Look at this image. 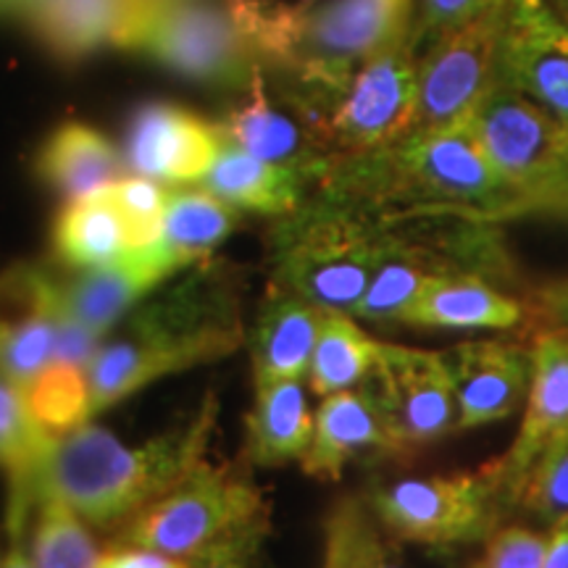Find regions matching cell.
I'll list each match as a JSON object with an SVG mask.
<instances>
[{"mask_svg":"<svg viewBox=\"0 0 568 568\" xmlns=\"http://www.w3.org/2000/svg\"><path fill=\"white\" fill-rule=\"evenodd\" d=\"M245 343L240 276L203 261L155 290L103 339L92 361L90 410L103 414L163 376L216 364Z\"/></svg>","mask_w":568,"mask_h":568,"instance_id":"cell-1","label":"cell"},{"mask_svg":"<svg viewBox=\"0 0 568 568\" xmlns=\"http://www.w3.org/2000/svg\"><path fill=\"white\" fill-rule=\"evenodd\" d=\"M316 187L361 205L382 224L437 213L487 222L514 216V197L489 163L471 122L410 132L382 151L329 163Z\"/></svg>","mask_w":568,"mask_h":568,"instance_id":"cell-2","label":"cell"},{"mask_svg":"<svg viewBox=\"0 0 568 568\" xmlns=\"http://www.w3.org/2000/svg\"><path fill=\"white\" fill-rule=\"evenodd\" d=\"M216 418L219 400L209 393L187 422L140 445L88 422L53 439L42 481L92 529L116 535L209 458Z\"/></svg>","mask_w":568,"mask_h":568,"instance_id":"cell-3","label":"cell"},{"mask_svg":"<svg viewBox=\"0 0 568 568\" xmlns=\"http://www.w3.org/2000/svg\"><path fill=\"white\" fill-rule=\"evenodd\" d=\"M261 59L287 71L284 92L308 109L351 80L361 63L410 38L414 0H232Z\"/></svg>","mask_w":568,"mask_h":568,"instance_id":"cell-4","label":"cell"},{"mask_svg":"<svg viewBox=\"0 0 568 568\" xmlns=\"http://www.w3.org/2000/svg\"><path fill=\"white\" fill-rule=\"evenodd\" d=\"M385 261V224L345 197L318 190L268 232L272 282L318 308L347 311Z\"/></svg>","mask_w":568,"mask_h":568,"instance_id":"cell-5","label":"cell"},{"mask_svg":"<svg viewBox=\"0 0 568 568\" xmlns=\"http://www.w3.org/2000/svg\"><path fill=\"white\" fill-rule=\"evenodd\" d=\"M272 535V506L234 466L203 458L180 485L116 531V542L159 550L187 564L219 545Z\"/></svg>","mask_w":568,"mask_h":568,"instance_id":"cell-6","label":"cell"},{"mask_svg":"<svg viewBox=\"0 0 568 568\" xmlns=\"http://www.w3.org/2000/svg\"><path fill=\"white\" fill-rule=\"evenodd\" d=\"M116 45L151 55L184 80L240 92L261 67L232 3L211 0H140Z\"/></svg>","mask_w":568,"mask_h":568,"instance_id":"cell-7","label":"cell"},{"mask_svg":"<svg viewBox=\"0 0 568 568\" xmlns=\"http://www.w3.org/2000/svg\"><path fill=\"white\" fill-rule=\"evenodd\" d=\"M471 130L514 197V216H556L568 203V122L497 82Z\"/></svg>","mask_w":568,"mask_h":568,"instance_id":"cell-8","label":"cell"},{"mask_svg":"<svg viewBox=\"0 0 568 568\" xmlns=\"http://www.w3.org/2000/svg\"><path fill=\"white\" fill-rule=\"evenodd\" d=\"M416 103V48L406 38L361 63L326 101L297 109L335 163L400 142L414 132Z\"/></svg>","mask_w":568,"mask_h":568,"instance_id":"cell-9","label":"cell"},{"mask_svg":"<svg viewBox=\"0 0 568 568\" xmlns=\"http://www.w3.org/2000/svg\"><path fill=\"white\" fill-rule=\"evenodd\" d=\"M372 510L400 542L468 545L500 527L510 508L495 460L477 471L410 477L376 485L366 493Z\"/></svg>","mask_w":568,"mask_h":568,"instance_id":"cell-10","label":"cell"},{"mask_svg":"<svg viewBox=\"0 0 568 568\" xmlns=\"http://www.w3.org/2000/svg\"><path fill=\"white\" fill-rule=\"evenodd\" d=\"M510 3V0H508ZM508 3L466 21L458 30L426 45L416 61L418 103L414 132L468 124L497 84Z\"/></svg>","mask_w":568,"mask_h":568,"instance_id":"cell-11","label":"cell"},{"mask_svg":"<svg viewBox=\"0 0 568 568\" xmlns=\"http://www.w3.org/2000/svg\"><path fill=\"white\" fill-rule=\"evenodd\" d=\"M364 385L382 406L400 458L458 432L456 387L445 353L379 343Z\"/></svg>","mask_w":568,"mask_h":568,"instance_id":"cell-12","label":"cell"},{"mask_svg":"<svg viewBox=\"0 0 568 568\" xmlns=\"http://www.w3.org/2000/svg\"><path fill=\"white\" fill-rule=\"evenodd\" d=\"M497 82L568 122V24L545 0H510Z\"/></svg>","mask_w":568,"mask_h":568,"instance_id":"cell-13","label":"cell"},{"mask_svg":"<svg viewBox=\"0 0 568 568\" xmlns=\"http://www.w3.org/2000/svg\"><path fill=\"white\" fill-rule=\"evenodd\" d=\"M527 343L531 353L527 408L508 453L495 458L510 508L518 506V493L535 460L558 437L568 435V332L537 329Z\"/></svg>","mask_w":568,"mask_h":568,"instance_id":"cell-14","label":"cell"},{"mask_svg":"<svg viewBox=\"0 0 568 568\" xmlns=\"http://www.w3.org/2000/svg\"><path fill=\"white\" fill-rule=\"evenodd\" d=\"M216 126L226 142L301 174L308 184H318L329 169V155L311 130L308 119L284 92L282 101H276L268 92L261 67L253 71L243 98L226 111Z\"/></svg>","mask_w":568,"mask_h":568,"instance_id":"cell-15","label":"cell"},{"mask_svg":"<svg viewBox=\"0 0 568 568\" xmlns=\"http://www.w3.org/2000/svg\"><path fill=\"white\" fill-rule=\"evenodd\" d=\"M59 284L51 268L13 264L0 272V374L21 393L55 355Z\"/></svg>","mask_w":568,"mask_h":568,"instance_id":"cell-16","label":"cell"},{"mask_svg":"<svg viewBox=\"0 0 568 568\" xmlns=\"http://www.w3.org/2000/svg\"><path fill=\"white\" fill-rule=\"evenodd\" d=\"M222 132L174 103H145L126 126L124 163L155 182H201L222 151Z\"/></svg>","mask_w":568,"mask_h":568,"instance_id":"cell-17","label":"cell"},{"mask_svg":"<svg viewBox=\"0 0 568 568\" xmlns=\"http://www.w3.org/2000/svg\"><path fill=\"white\" fill-rule=\"evenodd\" d=\"M458 403V432L510 418L527 400L529 345L518 339H471L445 351Z\"/></svg>","mask_w":568,"mask_h":568,"instance_id":"cell-18","label":"cell"},{"mask_svg":"<svg viewBox=\"0 0 568 568\" xmlns=\"http://www.w3.org/2000/svg\"><path fill=\"white\" fill-rule=\"evenodd\" d=\"M174 276H180V268L155 243L126 251L109 266L80 268L71 276L55 274V282L71 314L101 337H109L130 311Z\"/></svg>","mask_w":568,"mask_h":568,"instance_id":"cell-19","label":"cell"},{"mask_svg":"<svg viewBox=\"0 0 568 568\" xmlns=\"http://www.w3.org/2000/svg\"><path fill=\"white\" fill-rule=\"evenodd\" d=\"M361 456H397V445L382 406L368 385L326 395L314 416V437L301 458L314 479L335 481Z\"/></svg>","mask_w":568,"mask_h":568,"instance_id":"cell-20","label":"cell"},{"mask_svg":"<svg viewBox=\"0 0 568 568\" xmlns=\"http://www.w3.org/2000/svg\"><path fill=\"white\" fill-rule=\"evenodd\" d=\"M322 314L324 308L305 297L290 293L276 282L268 284L253 332L247 335L253 382L308 376Z\"/></svg>","mask_w":568,"mask_h":568,"instance_id":"cell-21","label":"cell"},{"mask_svg":"<svg viewBox=\"0 0 568 568\" xmlns=\"http://www.w3.org/2000/svg\"><path fill=\"white\" fill-rule=\"evenodd\" d=\"M408 326L418 329H516L524 324V301L500 284L474 274L429 276L410 305Z\"/></svg>","mask_w":568,"mask_h":568,"instance_id":"cell-22","label":"cell"},{"mask_svg":"<svg viewBox=\"0 0 568 568\" xmlns=\"http://www.w3.org/2000/svg\"><path fill=\"white\" fill-rule=\"evenodd\" d=\"M253 406L245 416L243 464L276 468L301 460L314 437V414L303 379L253 382Z\"/></svg>","mask_w":568,"mask_h":568,"instance_id":"cell-23","label":"cell"},{"mask_svg":"<svg viewBox=\"0 0 568 568\" xmlns=\"http://www.w3.org/2000/svg\"><path fill=\"white\" fill-rule=\"evenodd\" d=\"M53 439L34 422L24 393L0 374V468L9 474V535L27 531Z\"/></svg>","mask_w":568,"mask_h":568,"instance_id":"cell-24","label":"cell"},{"mask_svg":"<svg viewBox=\"0 0 568 568\" xmlns=\"http://www.w3.org/2000/svg\"><path fill=\"white\" fill-rule=\"evenodd\" d=\"M201 184L232 209L276 219L293 213L305 201V187H308L301 174L251 155L226 140Z\"/></svg>","mask_w":568,"mask_h":568,"instance_id":"cell-25","label":"cell"},{"mask_svg":"<svg viewBox=\"0 0 568 568\" xmlns=\"http://www.w3.org/2000/svg\"><path fill=\"white\" fill-rule=\"evenodd\" d=\"M124 161L113 142L82 122H63L38 153L40 180L67 201L92 195L122 180Z\"/></svg>","mask_w":568,"mask_h":568,"instance_id":"cell-26","label":"cell"},{"mask_svg":"<svg viewBox=\"0 0 568 568\" xmlns=\"http://www.w3.org/2000/svg\"><path fill=\"white\" fill-rule=\"evenodd\" d=\"M111 187V184H109ZM77 197L63 205L53 224V251L55 258L69 268H98L119 261L132 251L126 240V226L122 222L111 190Z\"/></svg>","mask_w":568,"mask_h":568,"instance_id":"cell-27","label":"cell"},{"mask_svg":"<svg viewBox=\"0 0 568 568\" xmlns=\"http://www.w3.org/2000/svg\"><path fill=\"white\" fill-rule=\"evenodd\" d=\"M237 226V209L219 201L209 190L174 187L166 195L163 211L161 247L174 266L184 268L211 261L213 251L224 243Z\"/></svg>","mask_w":568,"mask_h":568,"instance_id":"cell-28","label":"cell"},{"mask_svg":"<svg viewBox=\"0 0 568 568\" xmlns=\"http://www.w3.org/2000/svg\"><path fill=\"white\" fill-rule=\"evenodd\" d=\"M322 568H408V564L400 539L376 518L366 495H345L324 518Z\"/></svg>","mask_w":568,"mask_h":568,"instance_id":"cell-29","label":"cell"},{"mask_svg":"<svg viewBox=\"0 0 568 568\" xmlns=\"http://www.w3.org/2000/svg\"><path fill=\"white\" fill-rule=\"evenodd\" d=\"M27 548L38 568H103L105 558L90 524L45 481L27 524Z\"/></svg>","mask_w":568,"mask_h":568,"instance_id":"cell-30","label":"cell"},{"mask_svg":"<svg viewBox=\"0 0 568 568\" xmlns=\"http://www.w3.org/2000/svg\"><path fill=\"white\" fill-rule=\"evenodd\" d=\"M376 353L379 339L366 335L353 314L324 308L308 366L311 389L326 397L364 385L374 368Z\"/></svg>","mask_w":568,"mask_h":568,"instance_id":"cell-31","label":"cell"},{"mask_svg":"<svg viewBox=\"0 0 568 568\" xmlns=\"http://www.w3.org/2000/svg\"><path fill=\"white\" fill-rule=\"evenodd\" d=\"M24 400L34 422L48 435H67V432L88 424L92 418L88 368L53 361L24 389Z\"/></svg>","mask_w":568,"mask_h":568,"instance_id":"cell-32","label":"cell"},{"mask_svg":"<svg viewBox=\"0 0 568 568\" xmlns=\"http://www.w3.org/2000/svg\"><path fill=\"white\" fill-rule=\"evenodd\" d=\"M429 276L406 255L389 251L385 234V261L374 272L366 293L355 303L353 316L374 324H406L410 305L422 295Z\"/></svg>","mask_w":568,"mask_h":568,"instance_id":"cell-33","label":"cell"},{"mask_svg":"<svg viewBox=\"0 0 568 568\" xmlns=\"http://www.w3.org/2000/svg\"><path fill=\"white\" fill-rule=\"evenodd\" d=\"M518 506L548 527L568 518V435L558 437L529 468Z\"/></svg>","mask_w":568,"mask_h":568,"instance_id":"cell-34","label":"cell"},{"mask_svg":"<svg viewBox=\"0 0 568 568\" xmlns=\"http://www.w3.org/2000/svg\"><path fill=\"white\" fill-rule=\"evenodd\" d=\"M111 197L116 203L126 226L130 247H151L161 240L163 211H166V190L161 182L148 176H122L111 184Z\"/></svg>","mask_w":568,"mask_h":568,"instance_id":"cell-35","label":"cell"},{"mask_svg":"<svg viewBox=\"0 0 568 568\" xmlns=\"http://www.w3.org/2000/svg\"><path fill=\"white\" fill-rule=\"evenodd\" d=\"M503 3H508V0H422V13H418L416 24L410 27V45H432L443 34L458 30L466 21L477 19Z\"/></svg>","mask_w":568,"mask_h":568,"instance_id":"cell-36","label":"cell"},{"mask_svg":"<svg viewBox=\"0 0 568 568\" xmlns=\"http://www.w3.org/2000/svg\"><path fill=\"white\" fill-rule=\"evenodd\" d=\"M548 537L527 527H497L487 537L485 568H542Z\"/></svg>","mask_w":568,"mask_h":568,"instance_id":"cell-37","label":"cell"},{"mask_svg":"<svg viewBox=\"0 0 568 568\" xmlns=\"http://www.w3.org/2000/svg\"><path fill=\"white\" fill-rule=\"evenodd\" d=\"M59 284V282H55ZM103 339L90 326H84L71 311L63 305L59 295V316H55V355L53 361H63V364H77L90 368L95 361L98 351L103 347Z\"/></svg>","mask_w":568,"mask_h":568,"instance_id":"cell-38","label":"cell"},{"mask_svg":"<svg viewBox=\"0 0 568 568\" xmlns=\"http://www.w3.org/2000/svg\"><path fill=\"white\" fill-rule=\"evenodd\" d=\"M524 332L566 329L568 332V276L537 284L524 301Z\"/></svg>","mask_w":568,"mask_h":568,"instance_id":"cell-39","label":"cell"},{"mask_svg":"<svg viewBox=\"0 0 568 568\" xmlns=\"http://www.w3.org/2000/svg\"><path fill=\"white\" fill-rule=\"evenodd\" d=\"M268 537H243L219 545L203 556L187 560L190 568H261V550Z\"/></svg>","mask_w":568,"mask_h":568,"instance_id":"cell-40","label":"cell"},{"mask_svg":"<svg viewBox=\"0 0 568 568\" xmlns=\"http://www.w3.org/2000/svg\"><path fill=\"white\" fill-rule=\"evenodd\" d=\"M103 568H190V564H184L180 558L163 556L159 550L116 542L113 548L105 550Z\"/></svg>","mask_w":568,"mask_h":568,"instance_id":"cell-41","label":"cell"},{"mask_svg":"<svg viewBox=\"0 0 568 568\" xmlns=\"http://www.w3.org/2000/svg\"><path fill=\"white\" fill-rule=\"evenodd\" d=\"M542 568H568V518L552 524Z\"/></svg>","mask_w":568,"mask_h":568,"instance_id":"cell-42","label":"cell"},{"mask_svg":"<svg viewBox=\"0 0 568 568\" xmlns=\"http://www.w3.org/2000/svg\"><path fill=\"white\" fill-rule=\"evenodd\" d=\"M0 568H38L27 548V531L9 535V550L3 552V566Z\"/></svg>","mask_w":568,"mask_h":568,"instance_id":"cell-43","label":"cell"},{"mask_svg":"<svg viewBox=\"0 0 568 568\" xmlns=\"http://www.w3.org/2000/svg\"><path fill=\"white\" fill-rule=\"evenodd\" d=\"M0 6H3V13H13V17H24L32 11L34 0H0Z\"/></svg>","mask_w":568,"mask_h":568,"instance_id":"cell-44","label":"cell"},{"mask_svg":"<svg viewBox=\"0 0 568 568\" xmlns=\"http://www.w3.org/2000/svg\"><path fill=\"white\" fill-rule=\"evenodd\" d=\"M556 3L560 6V11H564L566 17H568V0H556Z\"/></svg>","mask_w":568,"mask_h":568,"instance_id":"cell-45","label":"cell"},{"mask_svg":"<svg viewBox=\"0 0 568 568\" xmlns=\"http://www.w3.org/2000/svg\"><path fill=\"white\" fill-rule=\"evenodd\" d=\"M556 216H564V219H568V203L564 205V209H558V213H556Z\"/></svg>","mask_w":568,"mask_h":568,"instance_id":"cell-46","label":"cell"},{"mask_svg":"<svg viewBox=\"0 0 568 568\" xmlns=\"http://www.w3.org/2000/svg\"><path fill=\"white\" fill-rule=\"evenodd\" d=\"M471 568H485V564H477V566H471Z\"/></svg>","mask_w":568,"mask_h":568,"instance_id":"cell-47","label":"cell"},{"mask_svg":"<svg viewBox=\"0 0 568 568\" xmlns=\"http://www.w3.org/2000/svg\"><path fill=\"white\" fill-rule=\"evenodd\" d=\"M0 566H3V552H0Z\"/></svg>","mask_w":568,"mask_h":568,"instance_id":"cell-48","label":"cell"},{"mask_svg":"<svg viewBox=\"0 0 568 568\" xmlns=\"http://www.w3.org/2000/svg\"><path fill=\"white\" fill-rule=\"evenodd\" d=\"M0 13H3V6H0Z\"/></svg>","mask_w":568,"mask_h":568,"instance_id":"cell-49","label":"cell"}]
</instances>
